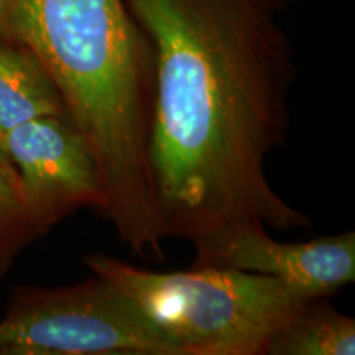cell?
<instances>
[{
    "instance_id": "obj_7",
    "label": "cell",
    "mask_w": 355,
    "mask_h": 355,
    "mask_svg": "<svg viewBox=\"0 0 355 355\" xmlns=\"http://www.w3.org/2000/svg\"><path fill=\"white\" fill-rule=\"evenodd\" d=\"M40 117L68 119L63 97L28 48L0 37V135Z\"/></svg>"
},
{
    "instance_id": "obj_1",
    "label": "cell",
    "mask_w": 355,
    "mask_h": 355,
    "mask_svg": "<svg viewBox=\"0 0 355 355\" xmlns=\"http://www.w3.org/2000/svg\"><path fill=\"white\" fill-rule=\"evenodd\" d=\"M153 51L152 170L168 239L306 229L266 176L290 125L285 0H125Z\"/></svg>"
},
{
    "instance_id": "obj_3",
    "label": "cell",
    "mask_w": 355,
    "mask_h": 355,
    "mask_svg": "<svg viewBox=\"0 0 355 355\" xmlns=\"http://www.w3.org/2000/svg\"><path fill=\"white\" fill-rule=\"evenodd\" d=\"M84 263L139 306L180 355H265L270 337L309 300L277 278L235 268L163 273L105 254Z\"/></svg>"
},
{
    "instance_id": "obj_10",
    "label": "cell",
    "mask_w": 355,
    "mask_h": 355,
    "mask_svg": "<svg viewBox=\"0 0 355 355\" xmlns=\"http://www.w3.org/2000/svg\"><path fill=\"white\" fill-rule=\"evenodd\" d=\"M0 175L6 178V180L10 181V183L19 189V176H17L15 168H13L12 162L7 157L6 150H3L2 140H0Z\"/></svg>"
},
{
    "instance_id": "obj_9",
    "label": "cell",
    "mask_w": 355,
    "mask_h": 355,
    "mask_svg": "<svg viewBox=\"0 0 355 355\" xmlns=\"http://www.w3.org/2000/svg\"><path fill=\"white\" fill-rule=\"evenodd\" d=\"M43 230L26 209L19 189L0 175V275L6 273L13 257Z\"/></svg>"
},
{
    "instance_id": "obj_8",
    "label": "cell",
    "mask_w": 355,
    "mask_h": 355,
    "mask_svg": "<svg viewBox=\"0 0 355 355\" xmlns=\"http://www.w3.org/2000/svg\"><path fill=\"white\" fill-rule=\"evenodd\" d=\"M355 319L309 298L270 337L265 355H354Z\"/></svg>"
},
{
    "instance_id": "obj_6",
    "label": "cell",
    "mask_w": 355,
    "mask_h": 355,
    "mask_svg": "<svg viewBox=\"0 0 355 355\" xmlns=\"http://www.w3.org/2000/svg\"><path fill=\"white\" fill-rule=\"evenodd\" d=\"M193 266L235 268L277 278L306 298H326L355 282V232L279 242L261 225H239L194 243Z\"/></svg>"
},
{
    "instance_id": "obj_2",
    "label": "cell",
    "mask_w": 355,
    "mask_h": 355,
    "mask_svg": "<svg viewBox=\"0 0 355 355\" xmlns=\"http://www.w3.org/2000/svg\"><path fill=\"white\" fill-rule=\"evenodd\" d=\"M0 37L42 61L68 121L87 141L104 206L132 254L163 252L166 230L155 189V63L125 0H0Z\"/></svg>"
},
{
    "instance_id": "obj_5",
    "label": "cell",
    "mask_w": 355,
    "mask_h": 355,
    "mask_svg": "<svg viewBox=\"0 0 355 355\" xmlns=\"http://www.w3.org/2000/svg\"><path fill=\"white\" fill-rule=\"evenodd\" d=\"M19 176V193L42 229L79 207L104 206L99 170L87 141L63 117H40L0 135Z\"/></svg>"
},
{
    "instance_id": "obj_4",
    "label": "cell",
    "mask_w": 355,
    "mask_h": 355,
    "mask_svg": "<svg viewBox=\"0 0 355 355\" xmlns=\"http://www.w3.org/2000/svg\"><path fill=\"white\" fill-rule=\"evenodd\" d=\"M3 355H180L128 296L101 277L20 290L0 319Z\"/></svg>"
}]
</instances>
